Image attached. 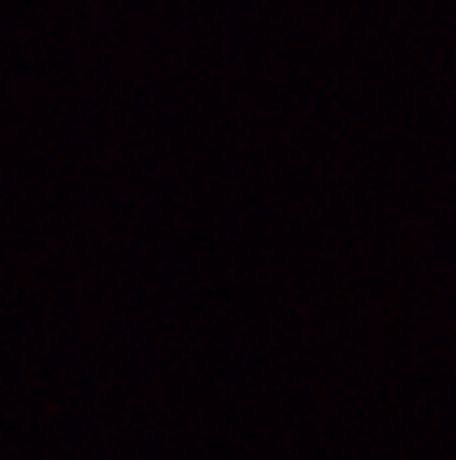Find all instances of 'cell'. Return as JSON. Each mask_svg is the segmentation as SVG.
<instances>
[]
</instances>
